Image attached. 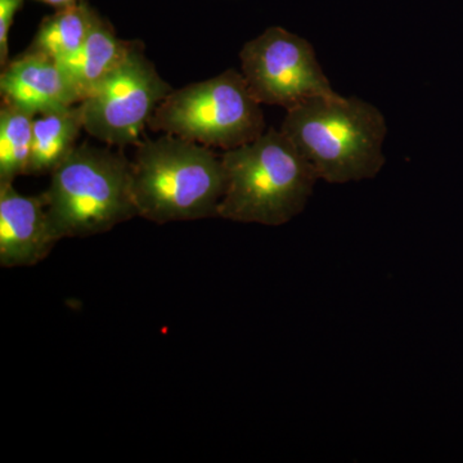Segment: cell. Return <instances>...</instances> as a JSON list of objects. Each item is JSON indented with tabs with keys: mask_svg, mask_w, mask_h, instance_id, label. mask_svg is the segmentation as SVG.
I'll list each match as a JSON object with an SVG mask.
<instances>
[{
	"mask_svg": "<svg viewBox=\"0 0 463 463\" xmlns=\"http://www.w3.org/2000/svg\"><path fill=\"white\" fill-rule=\"evenodd\" d=\"M240 60L241 72L261 106L288 111L307 100L339 94L332 90L312 43L283 27H268L246 43Z\"/></svg>",
	"mask_w": 463,
	"mask_h": 463,
	"instance_id": "obj_7",
	"label": "cell"
},
{
	"mask_svg": "<svg viewBox=\"0 0 463 463\" xmlns=\"http://www.w3.org/2000/svg\"><path fill=\"white\" fill-rule=\"evenodd\" d=\"M81 130L84 125L79 105L35 116L27 175L53 173L78 147L76 142Z\"/></svg>",
	"mask_w": 463,
	"mask_h": 463,
	"instance_id": "obj_11",
	"label": "cell"
},
{
	"mask_svg": "<svg viewBox=\"0 0 463 463\" xmlns=\"http://www.w3.org/2000/svg\"><path fill=\"white\" fill-rule=\"evenodd\" d=\"M36 2L44 3V5H51V7L56 9H62L71 7V5H76V3L80 2V0H36Z\"/></svg>",
	"mask_w": 463,
	"mask_h": 463,
	"instance_id": "obj_15",
	"label": "cell"
},
{
	"mask_svg": "<svg viewBox=\"0 0 463 463\" xmlns=\"http://www.w3.org/2000/svg\"><path fill=\"white\" fill-rule=\"evenodd\" d=\"M25 0H0V66L9 62V30Z\"/></svg>",
	"mask_w": 463,
	"mask_h": 463,
	"instance_id": "obj_14",
	"label": "cell"
},
{
	"mask_svg": "<svg viewBox=\"0 0 463 463\" xmlns=\"http://www.w3.org/2000/svg\"><path fill=\"white\" fill-rule=\"evenodd\" d=\"M148 128L230 151L258 139L267 123L242 72L230 69L174 90L152 115Z\"/></svg>",
	"mask_w": 463,
	"mask_h": 463,
	"instance_id": "obj_5",
	"label": "cell"
},
{
	"mask_svg": "<svg viewBox=\"0 0 463 463\" xmlns=\"http://www.w3.org/2000/svg\"><path fill=\"white\" fill-rule=\"evenodd\" d=\"M132 43L118 38L108 18L100 16L97 9L94 11L90 32L80 50L60 63L81 100L124 60Z\"/></svg>",
	"mask_w": 463,
	"mask_h": 463,
	"instance_id": "obj_10",
	"label": "cell"
},
{
	"mask_svg": "<svg viewBox=\"0 0 463 463\" xmlns=\"http://www.w3.org/2000/svg\"><path fill=\"white\" fill-rule=\"evenodd\" d=\"M35 116L2 103L0 109V184L27 175Z\"/></svg>",
	"mask_w": 463,
	"mask_h": 463,
	"instance_id": "obj_13",
	"label": "cell"
},
{
	"mask_svg": "<svg viewBox=\"0 0 463 463\" xmlns=\"http://www.w3.org/2000/svg\"><path fill=\"white\" fill-rule=\"evenodd\" d=\"M174 90L133 41L124 60L79 103L84 130L109 146H138L158 106Z\"/></svg>",
	"mask_w": 463,
	"mask_h": 463,
	"instance_id": "obj_6",
	"label": "cell"
},
{
	"mask_svg": "<svg viewBox=\"0 0 463 463\" xmlns=\"http://www.w3.org/2000/svg\"><path fill=\"white\" fill-rule=\"evenodd\" d=\"M225 192L219 218L279 227L304 212L318 174L281 129L222 155Z\"/></svg>",
	"mask_w": 463,
	"mask_h": 463,
	"instance_id": "obj_2",
	"label": "cell"
},
{
	"mask_svg": "<svg viewBox=\"0 0 463 463\" xmlns=\"http://www.w3.org/2000/svg\"><path fill=\"white\" fill-rule=\"evenodd\" d=\"M282 133L331 184L379 175L386 163L385 116L358 97H319L286 111Z\"/></svg>",
	"mask_w": 463,
	"mask_h": 463,
	"instance_id": "obj_1",
	"label": "cell"
},
{
	"mask_svg": "<svg viewBox=\"0 0 463 463\" xmlns=\"http://www.w3.org/2000/svg\"><path fill=\"white\" fill-rule=\"evenodd\" d=\"M0 94L2 103L33 116L63 111L81 102L60 63L30 48L3 67Z\"/></svg>",
	"mask_w": 463,
	"mask_h": 463,
	"instance_id": "obj_8",
	"label": "cell"
},
{
	"mask_svg": "<svg viewBox=\"0 0 463 463\" xmlns=\"http://www.w3.org/2000/svg\"><path fill=\"white\" fill-rule=\"evenodd\" d=\"M94 11L88 0L56 9L53 14L43 18L30 50L42 52L58 63L75 56L90 32Z\"/></svg>",
	"mask_w": 463,
	"mask_h": 463,
	"instance_id": "obj_12",
	"label": "cell"
},
{
	"mask_svg": "<svg viewBox=\"0 0 463 463\" xmlns=\"http://www.w3.org/2000/svg\"><path fill=\"white\" fill-rule=\"evenodd\" d=\"M52 234L43 196H25L14 183L0 184V265L33 267L51 254Z\"/></svg>",
	"mask_w": 463,
	"mask_h": 463,
	"instance_id": "obj_9",
	"label": "cell"
},
{
	"mask_svg": "<svg viewBox=\"0 0 463 463\" xmlns=\"http://www.w3.org/2000/svg\"><path fill=\"white\" fill-rule=\"evenodd\" d=\"M132 160V190L138 216L157 224L219 218L225 192L222 155L164 133L143 138Z\"/></svg>",
	"mask_w": 463,
	"mask_h": 463,
	"instance_id": "obj_3",
	"label": "cell"
},
{
	"mask_svg": "<svg viewBox=\"0 0 463 463\" xmlns=\"http://www.w3.org/2000/svg\"><path fill=\"white\" fill-rule=\"evenodd\" d=\"M54 239L106 233L138 216L132 190V160L123 148L78 146L51 174L42 194Z\"/></svg>",
	"mask_w": 463,
	"mask_h": 463,
	"instance_id": "obj_4",
	"label": "cell"
}]
</instances>
